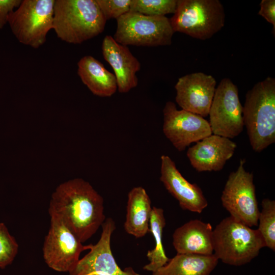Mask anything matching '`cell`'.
I'll return each instance as SVG.
<instances>
[{"label":"cell","instance_id":"6da1fadb","mask_svg":"<svg viewBox=\"0 0 275 275\" xmlns=\"http://www.w3.org/2000/svg\"><path fill=\"white\" fill-rule=\"evenodd\" d=\"M48 212L59 218L81 242L105 220L103 199L87 181L74 178L60 184L52 194Z\"/></svg>","mask_w":275,"mask_h":275},{"label":"cell","instance_id":"7a4b0ae2","mask_svg":"<svg viewBox=\"0 0 275 275\" xmlns=\"http://www.w3.org/2000/svg\"><path fill=\"white\" fill-rule=\"evenodd\" d=\"M253 150L260 152L275 142V79L267 77L248 91L242 111Z\"/></svg>","mask_w":275,"mask_h":275},{"label":"cell","instance_id":"3957f363","mask_svg":"<svg viewBox=\"0 0 275 275\" xmlns=\"http://www.w3.org/2000/svg\"><path fill=\"white\" fill-rule=\"evenodd\" d=\"M104 18L96 0H55L53 28L58 38L80 44L101 33Z\"/></svg>","mask_w":275,"mask_h":275},{"label":"cell","instance_id":"277c9868","mask_svg":"<svg viewBox=\"0 0 275 275\" xmlns=\"http://www.w3.org/2000/svg\"><path fill=\"white\" fill-rule=\"evenodd\" d=\"M213 254L223 263L245 265L256 257L265 246L257 229L231 216L222 220L213 229Z\"/></svg>","mask_w":275,"mask_h":275},{"label":"cell","instance_id":"5b68a950","mask_svg":"<svg viewBox=\"0 0 275 275\" xmlns=\"http://www.w3.org/2000/svg\"><path fill=\"white\" fill-rule=\"evenodd\" d=\"M170 21L174 32L204 40L224 26L225 13L218 0H177Z\"/></svg>","mask_w":275,"mask_h":275},{"label":"cell","instance_id":"8992f818","mask_svg":"<svg viewBox=\"0 0 275 275\" xmlns=\"http://www.w3.org/2000/svg\"><path fill=\"white\" fill-rule=\"evenodd\" d=\"M117 20L114 39L125 45H170L174 31L166 16H152L129 11Z\"/></svg>","mask_w":275,"mask_h":275},{"label":"cell","instance_id":"52a82bcc","mask_svg":"<svg viewBox=\"0 0 275 275\" xmlns=\"http://www.w3.org/2000/svg\"><path fill=\"white\" fill-rule=\"evenodd\" d=\"M54 0H23L10 13L8 23L16 39L35 48L46 41L53 28Z\"/></svg>","mask_w":275,"mask_h":275},{"label":"cell","instance_id":"ba28073f","mask_svg":"<svg viewBox=\"0 0 275 275\" xmlns=\"http://www.w3.org/2000/svg\"><path fill=\"white\" fill-rule=\"evenodd\" d=\"M245 159H241L236 171L230 174L222 192L221 201L230 216L252 227L258 226L260 210L253 174L245 170Z\"/></svg>","mask_w":275,"mask_h":275},{"label":"cell","instance_id":"9c48e42d","mask_svg":"<svg viewBox=\"0 0 275 275\" xmlns=\"http://www.w3.org/2000/svg\"><path fill=\"white\" fill-rule=\"evenodd\" d=\"M242 111L237 86L228 78L222 79L208 114L212 133L228 139L237 136L244 127Z\"/></svg>","mask_w":275,"mask_h":275},{"label":"cell","instance_id":"30bf717a","mask_svg":"<svg viewBox=\"0 0 275 275\" xmlns=\"http://www.w3.org/2000/svg\"><path fill=\"white\" fill-rule=\"evenodd\" d=\"M50 216V227L42 248L49 267L59 272L71 271L79 260L81 253L89 250L58 217Z\"/></svg>","mask_w":275,"mask_h":275},{"label":"cell","instance_id":"8fae6325","mask_svg":"<svg viewBox=\"0 0 275 275\" xmlns=\"http://www.w3.org/2000/svg\"><path fill=\"white\" fill-rule=\"evenodd\" d=\"M163 115V132L179 151L212 134L208 121L197 114L178 109L172 101L166 103Z\"/></svg>","mask_w":275,"mask_h":275},{"label":"cell","instance_id":"7c38bea8","mask_svg":"<svg viewBox=\"0 0 275 275\" xmlns=\"http://www.w3.org/2000/svg\"><path fill=\"white\" fill-rule=\"evenodd\" d=\"M102 231L95 244H89V252L69 272V275H141L131 267L121 269L115 259L111 247V239L116 229L112 218L102 225Z\"/></svg>","mask_w":275,"mask_h":275},{"label":"cell","instance_id":"4fadbf2b","mask_svg":"<svg viewBox=\"0 0 275 275\" xmlns=\"http://www.w3.org/2000/svg\"><path fill=\"white\" fill-rule=\"evenodd\" d=\"M216 84L212 75L203 72L181 76L175 86L176 102L182 109L206 117L209 114Z\"/></svg>","mask_w":275,"mask_h":275},{"label":"cell","instance_id":"5bb4252c","mask_svg":"<svg viewBox=\"0 0 275 275\" xmlns=\"http://www.w3.org/2000/svg\"><path fill=\"white\" fill-rule=\"evenodd\" d=\"M160 159V180L166 189L178 201L182 209L201 213L208 205L201 188L186 180L169 156L163 155Z\"/></svg>","mask_w":275,"mask_h":275},{"label":"cell","instance_id":"9a60e30c","mask_svg":"<svg viewBox=\"0 0 275 275\" xmlns=\"http://www.w3.org/2000/svg\"><path fill=\"white\" fill-rule=\"evenodd\" d=\"M236 147L230 139L212 134L189 147L186 155L198 172L219 171L233 156Z\"/></svg>","mask_w":275,"mask_h":275},{"label":"cell","instance_id":"2e32d148","mask_svg":"<svg viewBox=\"0 0 275 275\" xmlns=\"http://www.w3.org/2000/svg\"><path fill=\"white\" fill-rule=\"evenodd\" d=\"M102 52L114 71L119 92L127 93L136 87L138 84L136 73L141 69V64L128 47L106 35L102 41Z\"/></svg>","mask_w":275,"mask_h":275},{"label":"cell","instance_id":"e0dca14e","mask_svg":"<svg viewBox=\"0 0 275 275\" xmlns=\"http://www.w3.org/2000/svg\"><path fill=\"white\" fill-rule=\"evenodd\" d=\"M173 245L177 254L211 255L213 254L212 227L199 219L190 220L175 230Z\"/></svg>","mask_w":275,"mask_h":275},{"label":"cell","instance_id":"ac0fdd59","mask_svg":"<svg viewBox=\"0 0 275 275\" xmlns=\"http://www.w3.org/2000/svg\"><path fill=\"white\" fill-rule=\"evenodd\" d=\"M77 73L91 92L100 97H110L117 90L116 77L91 56H85L77 63Z\"/></svg>","mask_w":275,"mask_h":275},{"label":"cell","instance_id":"d6986e66","mask_svg":"<svg viewBox=\"0 0 275 275\" xmlns=\"http://www.w3.org/2000/svg\"><path fill=\"white\" fill-rule=\"evenodd\" d=\"M152 207L150 199L142 186L134 187L128 194L124 229L129 234L141 238L149 232Z\"/></svg>","mask_w":275,"mask_h":275},{"label":"cell","instance_id":"ffe728a7","mask_svg":"<svg viewBox=\"0 0 275 275\" xmlns=\"http://www.w3.org/2000/svg\"><path fill=\"white\" fill-rule=\"evenodd\" d=\"M218 262V259L213 254H177L152 275H209Z\"/></svg>","mask_w":275,"mask_h":275},{"label":"cell","instance_id":"44dd1931","mask_svg":"<svg viewBox=\"0 0 275 275\" xmlns=\"http://www.w3.org/2000/svg\"><path fill=\"white\" fill-rule=\"evenodd\" d=\"M166 224L163 210L153 207L149 221V232L153 236L155 246L147 254L149 263L144 266L143 269L145 270L154 272L166 265L170 260L165 253L162 244L163 230Z\"/></svg>","mask_w":275,"mask_h":275},{"label":"cell","instance_id":"7402d4cb","mask_svg":"<svg viewBox=\"0 0 275 275\" xmlns=\"http://www.w3.org/2000/svg\"><path fill=\"white\" fill-rule=\"evenodd\" d=\"M257 229L264 241L265 246L275 251V201L264 199L261 203Z\"/></svg>","mask_w":275,"mask_h":275},{"label":"cell","instance_id":"603a6c76","mask_svg":"<svg viewBox=\"0 0 275 275\" xmlns=\"http://www.w3.org/2000/svg\"><path fill=\"white\" fill-rule=\"evenodd\" d=\"M177 0H131L130 11L144 15L160 16L174 13Z\"/></svg>","mask_w":275,"mask_h":275},{"label":"cell","instance_id":"cb8c5ba5","mask_svg":"<svg viewBox=\"0 0 275 275\" xmlns=\"http://www.w3.org/2000/svg\"><path fill=\"white\" fill-rule=\"evenodd\" d=\"M18 251V244L3 223H0V268L11 264Z\"/></svg>","mask_w":275,"mask_h":275},{"label":"cell","instance_id":"d4e9b609","mask_svg":"<svg viewBox=\"0 0 275 275\" xmlns=\"http://www.w3.org/2000/svg\"><path fill=\"white\" fill-rule=\"evenodd\" d=\"M106 20L116 19L130 11L131 0H96Z\"/></svg>","mask_w":275,"mask_h":275},{"label":"cell","instance_id":"484cf974","mask_svg":"<svg viewBox=\"0 0 275 275\" xmlns=\"http://www.w3.org/2000/svg\"><path fill=\"white\" fill-rule=\"evenodd\" d=\"M21 2L20 0H0V30L8 23L9 15Z\"/></svg>","mask_w":275,"mask_h":275},{"label":"cell","instance_id":"4316f807","mask_svg":"<svg viewBox=\"0 0 275 275\" xmlns=\"http://www.w3.org/2000/svg\"><path fill=\"white\" fill-rule=\"evenodd\" d=\"M260 9L258 14L269 23L273 27V32L275 30V1L262 0L260 4Z\"/></svg>","mask_w":275,"mask_h":275}]
</instances>
